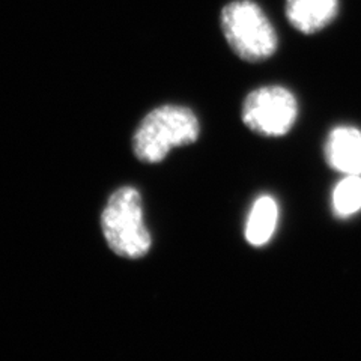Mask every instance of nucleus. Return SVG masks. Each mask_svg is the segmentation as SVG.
<instances>
[{"instance_id":"f257e3e1","label":"nucleus","mask_w":361,"mask_h":361,"mask_svg":"<svg viewBox=\"0 0 361 361\" xmlns=\"http://www.w3.org/2000/svg\"><path fill=\"white\" fill-rule=\"evenodd\" d=\"M200 126L195 111L166 104L146 115L133 137V151L146 164L161 163L173 148L197 142Z\"/></svg>"},{"instance_id":"f03ea898","label":"nucleus","mask_w":361,"mask_h":361,"mask_svg":"<svg viewBox=\"0 0 361 361\" xmlns=\"http://www.w3.org/2000/svg\"><path fill=\"white\" fill-rule=\"evenodd\" d=\"M101 229L113 253L127 259H140L152 245L143 220L142 196L133 187H121L113 193L101 214Z\"/></svg>"},{"instance_id":"7ed1b4c3","label":"nucleus","mask_w":361,"mask_h":361,"mask_svg":"<svg viewBox=\"0 0 361 361\" xmlns=\"http://www.w3.org/2000/svg\"><path fill=\"white\" fill-rule=\"evenodd\" d=\"M221 30L231 49L247 62H262L277 50V33L252 0H236L221 11Z\"/></svg>"},{"instance_id":"20e7f679","label":"nucleus","mask_w":361,"mask_h":361,"mask_svg":"<svg viewBox=\"0 0 361 361\" xmlns=\"http://www.w3.org/2000/svg\"><path fill=\"white\" fill-rule=\"evenodd\" d=\"M298 118V103L283 86L257 87L247 95L243 104V121L252 131L280 137L288 134Z\"/></svg>"},{"instance_id":"39448f33","label":"nucleus","mask_w":361,"mask_h":361,"mask_svg":"<svg viewBox=\"0 0 361 361\" xmlns=\"http://www.w3.org/2000/svg\"><path fill=\"white\" fill-rule=\"evenodd\" d=\"M325 160L334 171L361 175V131L354 127H336L325 142Z\"/></svg>"},{"instance_id":"423d86ee","label":"nucleus","mask_w":361,"mask_h":361,"mask_svg":"<svg viewBox=\"0 0 361 361\" xmlns=\"http://www.w3.org/2000/svg\"><path fill=\"white\" fill-rule=\"evenodd\" d=\"M338 0H286V17L297 30L312 35L336 18Z\"/></svg>"},{"instance_id":"0eeeda50","label":"nucleus","mask_w":361,"mask_h":361,"mask_svg":"<svg viewBox=\"0 0 361 361\" xmlns=\"http://www.w3.org/2000/svg\"><path fill=\"white\" fill-rule=\"evenodd\" d=\"M279 220V205L271 196L256 199L245 223V240L253 247H262L274 235Z\"/></svg>"},{"instance_id":"6e6552de","label":"nucleus","mask_w":361,"mask_h":361,"mask_svg":"<svg viewBox=\"0 0 361 361\" xmlns=\"http://www.w3.org/2000/svg\"><path fill=\"white\" fill-rule=\"evenodd\" d=\"M361 209V175H346L333 191V211L348 219Z\"/></svg>"}]
</instances>
